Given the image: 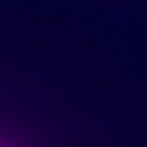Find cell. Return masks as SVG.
I'll return each instance as SVG.
<instances>
[{"label":"cell","instance_id":"1","mask_svg":"<svg viewBox=\"0 0 147 147\" xmlns=\"http://www.w3.org/2000/svg\"><path fill=\"white\" fill-rule=\"evenodd\" d=\"M0 147H8V145H4V143H0Z\"/></svg>","mask_w":147,"mask_h":147}]
</instances>
